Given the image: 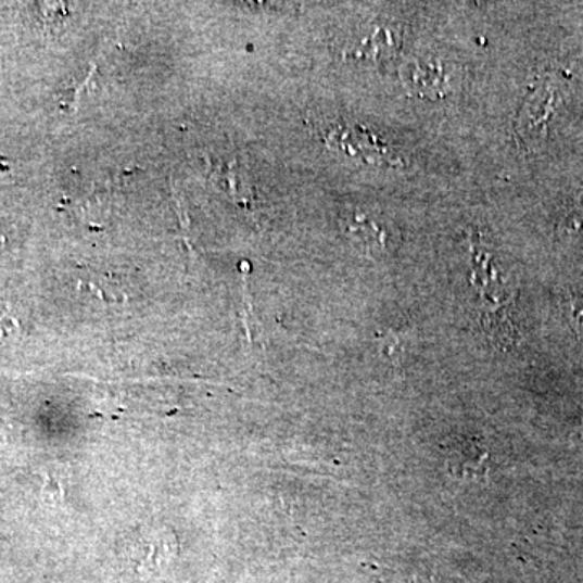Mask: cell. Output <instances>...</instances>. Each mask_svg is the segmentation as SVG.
I'll list each match as a JSON object with an SVG mask.
<instances>
[{
	"mask_svg": "<svg viewBox=\"0 0 583 583\" xmlns=\"http://www.w3.org/2000/svg\"><path fill=\"white\" fill-rule=\"evenodd\" d=\"M402 81L411 94L420 98L443 97L446 88V74L436 61L411 62L401 72Z\"/></svg>",
	"mask_w": 583,
	"mask_h": 583,
	"instance_id": "3",
	"label": "cell"
},
{
	"mask_svg": "<svg viewBox=\"0 0 583 583\" xmlns=\"http://www.w3.org/2000/svg\"><path fill=\"white\" fill-rule=\"evenodd\" d=\"M401 48V29L397 26L380 25L351 49V58L360 61H388L395 58Z\"/></svg>",
	"mask_w": 583,
	"mask_h": 583,
	"instance_id": "4",
	"label": "cell"
},
{
	"mask_svg": "<svg viewBox=\"0 0 583 583\" xmlns=\"http://www.w3.org/2000/svg\"><path fill=\"white\" fill-rule=\"evenodd\" d=\"M561 85L558 80L548 78L536 85L523 102L522 111L517 118V135L529 147L545 140L549 121L562 98Z\"/></svg>",
	"mask_w": 583,
	"mask_h": 583,
	"instance_id": "2",
	"label": "cell"
},
{
	"mask_svg": "<svg viewBox=\"0 0 583 583\" xmlns=\"http://www.w3.org/2000/svg\"><path fill=\"white\" fill-rule=\"evenodd\" d=\"M341 226L345 236L365 253L386 255L401 243V232L391 220L358 207L342 214Z\"/></svg>",
	"mask_w": 583,
	"mask_h": 583,
	"instance_id": "1",
	"label": "cell"
},
{
	"mask_svg": "<svg viewBox=\"0 0 583 583\" xmlns=\"http://www.w3.org/2000/svg\"><path fill=\"white\" fill-rule=\"evenodd\" d=\"M569 319L578 335L583 338V293H572L568 300Z\"/></svg>",
	"mask_w": 583,
	"mask_h": 583,
	"instance_id": "6",
	"label": "cell"
},
{
	"mask_svg": "<svg viewBox=\"0 0 583 583\" xmlns=\"http://www.w3.org/2000/svg\"><path fill=\"white\" fill-rule=\"evenodd\" d=\"M148 543L150 546H148L147 555L141 559V565L153 569L169 561L170 555H173L169 549L170 540H167L166 536L154 535L148 540Z\"/></svg>",
	"mask_w": 583,
	"mask_h": 583,
	"instance_id": "5",
	"label": "cell"
}]
</instances>
